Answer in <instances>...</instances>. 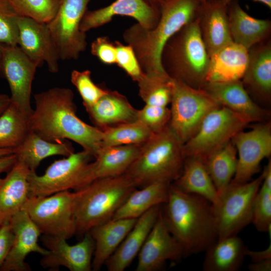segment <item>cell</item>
Returning a JSON list of instances; mask_svg holds the SVG:
<instances>
[{
  "label": "cell",
  "instance_id": "28",
  "mask_svg": "<svg viewBox=\"0 0 271 271\" xmlns=\"http://www.w3.org/2000/svg\"><path fill=\"white\" fill-rule=\"evenodd\" d=\"M85 109L91 121L101 130L137 120L138 110L116 91L107 89L96 102Z\"/></svg>",
  "mask_w": 271,
  "mask_h": 271
},
{
  "label": "cell",
  "instance_id": "16",
  "mask_svg": "<svg viewBox=\"0 0 271 271\" xmlns=\"http://www.w3.org/2000/svg\"><path fill=\"white\" fill-rule=\"evenodd\" d=\"M138 256L136 271L160 270L167 261H177L185 257L182 246L168 230L161 209Z\"/></svg>",
  "mask_w": 271,
  "mask_h": 271
},
{
  "label": "cell",
  "instance_id": "51",
  "mask_svg": "<svg viewBox=\"0 0 271 271\" xmlns=\"http://www.w3.org/2000/svg\"><path fill=\"white\" fill-rule=\"evenodd\" d=\"M14 153V151L9 149H0V157Z\"/></svg>",
  "mask_w": 271,
  "mask_h": 271
},
{
  "label": "cell",
  "instance_id": "22",
  "mask_svg": "<svg viewBox=\"0 0 271 271\" xmlns=\"http://www.w3.org/2000/svg\"><path fill=\"white\" fill-rule=\"evenodd\" d=\"M202 88L221 105L237 112L251 122L260 121L267 111L259 106L249 95L241 80L222 82H206Z\"/></svg>",
  "mask_w": 271,
  "mask_h": 271
},
{
  "label": "cell",
  "instance_id": "43",
  "mask_svg": "<svg viewBox=\"0 0 271 271\" xmlns=\"http://www.w3.org/2000/svg\"><path fill=\"white\" fill-rule=\"evenodd\" d=\"M116 49V64L133 80L138 82L143 76V72L135 52L129 45L114 42Z\"/></svg>",
  "mask_w": 271,
  "mask_h": 271
},
{
  "label": "cell",
  "instance_id": "8",
  "mask_svg": "<svg viewBox=\"0 0 271 271\" xmlns=\"http://www.w3.org/2000/svg\"><path fill=\"white\" fill-rule=\"evenodd\" d=\"M263 175L242 184L230 183L219 193V201L212 205L217 240L237 235L251 223L255 196Z\"/></svg>",
  "mask_w": 271,
  "mask_h": 271
},
{
  "label": "cell",
  "instance_id": "39",
  "mask_svg": "<svg viewBox=\"0 0 271 271\" xmlns=\"http://www.w3.org/2000/svg\"><path fill=\"white\" fill-rule=\"evenodd\" d=\"M20 15L10 0H0V44L18 46V20Z\"/></svg>",
  "mask_w": 271,
  "mask_h": 271
},
{
  "label": "cell",
  "instance_id": "26",
  "mask_svg": "<svg viewBox=\"0 0 271 271\" xmlns=\"http://www.w3.org/2000/svg\"><path fill=\"white\" fill-rule=\"evenodd\" d=\"M227 14L233 41L246 49L270 38L271 21L250 16L238 0H232L227 4Z\"/></svg>",
  "mask_w": 271,
  "mask_h": 271
},
{
  "label": "cell",
  "instance_id": "14",
  "mask_svg": "<svg viewBox=\"0 0 271 271\" xmlns=\"http://www.w3.org/2000/svg\"><path fill=\"white\" fill-rule=\"evenodd\" d=\"M238 155L237 168L231 183L242 184L251 180L259 170L261 162L271 154V124L270 122L244 129L232 140Z\"/></svg>",
  "mask_w": 271,
  "mask_h": 271
},
{
  "label": "cell",
  "instance_id": "37",
  "mask_svg": "<svg viewBox=\"0 0 271 271\" xmlns=\"http://www.w3.org/2000/svg\"><path fill=\"white\" fill-rule=\"evenodd\" d=\"M101 148L142 145L152 136L151 132L139 120L109 126L102 129Z\"/></svg>",
  "mask_w": 271,
  "mask_h": 271
},
{
  "label": "cell",
  "instance_id": "47",
  "mask_svg": "<svg viewBox=\"0 0 271 271\" xmlns=\"http://www.w3.org/2000/svg\"><path fill=\"white\" fill-rule=\"evenodd\" d=\"M17 160V157L14 153L0 157V174L8 172L14 166Z\"/></svg>",
  "mask_w": 271,
  "mask_h": 271
},
{
  "label": "cell",
  "instance_id": "34",
  "mask_svg": "<svg viewBox=\"0 0 271 271\" xmlns=\"http://www.w3.org/2000/svg\"><path fill=\"white\" fill-rule=\"evenodd\" d=\"M29 118L10 102L0 115V149H12L15 152L21 146L31 131Z\"/></svg>",
  "mask_w": 271,
  "mask_h": 271
},
{
  "label": "cell",
  "instance_id": "50",
  "mask_svg": "<svg viewBox=\"0 0 271 271\" xmlns=\"http://www.w3.org/2000/svg\"><path fill=\"white\" fill-rule=\"evenodd\" d=\"M226 4L229 3L232 0H222ZM262 3L267 6L269 9H271V0H253Z\"/></svg>",
  "mask_w": 271,
  "mask_h": 271
},
{
  "label": "cell",
  "instance_id": "17",
  "mask_svg": "<svg viewBox=\"0 0 271 271\" xmlns=\"http://www.w3.org/2000/svg\"><path fill=\"white\" fill-rule=\"evenodd\" d=\"M133 18L142 27L152 29L160 17V6L147 0H115L109 5L85 13L80 25V30L86 33L110 22L114 16Z\"/></svg>",
  "mask_w": 271,
  "mask_h": 271
},
{
  "label": "cell",
  "instance_id": "18",
  "mask_svg": "<svg viewBox=\"0 0 271 271\" xmlns=\"http://www.w3.org/2000/svg\"><path fill=\"white\" fill-rule=\"evenodd\" d=\"M18 46L31 60L41 66L46 62L52 73L59 70L58 52L46 23L20 16Z\"/></svg>",
  "mask_w": 271,
  "mask_h": 271
},
{
  "label": "cell",
  "instance_id": "31",
  "mask_svg": "<svg viewBox=\"0 0 271 271\" xmlns=\"http://www.w3.org/2000/svg\"><path fill=\"white\" fill-rule=\"evenodd\" d=\"M173 184L184 193L204 197L212 205L218 202V192L205 163L199 159L186 158L181 173Z\"/></svg>",
  "mask_w": 271,
  "mask_h": 271
},
{
  "label": "cell",
  "instance_id": "46",
  "mask_svg": "<svg viewBox=\"0 0 271 271\" xmlns=\"http://www.w3.org/2000/svg\"><path fill=\"white\" fill-rule=\"evenodd\" d=\"M245 256H249L252 262H257L266 259L271 258V245L261 251H253L246 247Z\"/></svg>",
  "mask_w": 271,
  "mask_h": 271
},
{
  "label": "cell",
  "instance_id": "36",
  "mask_svg": "<svg viewBox=\"0 0 271 271\" xmlns=\"http://www.w3.org/2000/svg\"><path fill=\"white\" fill-rule=\"evenodd\" d=\"M137 82L139 95L145 104L168 106L170 104L173 78L167 73L155 72L144 73Z\"/></svg>",
  "mask_w": 271,
  "mask_h": 271
},
{
  "label": "cell",
  "instance_id": "25",
  "mask_svg": "<svg viewBox=\"0 0 271 271\" xmlns=\"http://www.w3.org/2000/svg\"><path fill=\"white\" fill-rule=\"evenodd\" d=\"M142 145L102 148L86 170L87 185L93 181L125 173L137 157Z\"/></svg>",
  "mask_w": 271,
  "mask_h": 271
},
{
  "label": "cell",
  "instance_id": "52",
  "mask_svg": "<svg viewBox=\"0 0 271 271\" xmlns=\"http://www.w3.org/2000/svg\"><path fill=\"white\" fill-rule=\"evenodd\" d=\"M149 2L155 5L160 6V4L164 0H147Z\"/></svg>",
  "mask_w": 271,
  "mask_h": 271
},
{
  "label": "cell",
  "instance_id": "41",
  "mask_svg": "<svg viewBox=\"0 0 271 271\" xmlns=\"http://www.w3.org/2000/svg\"><path fill=\"white\" fill-rule=\"evenodd\" d=\"M71 81L79 92L85 108L94 104L107 91L93 82L88 70H73L71 74Z\"/></svg>",
  "mask_w": 271,
  "mask_h": 271
},
{
  "label": "cell",
  "instance_id": "40",
  "mask_svg": "<svg viewBox=\"0 0 271 271\" xmlns=\"http://www.w3.org/2000/svg\"><path fill=\"white\" fill-rule=\"evenodd\" d=\"M251 223L262 232L271 227V187L262 182L254 201Z\"/></svg>",
  "mask_w": 271,
  "mask_h": 271
},
{
  "label": "cell",
  "instance_id": "54",
  "mask_svg": "<svg viewBox=\"0 0 271 271\" xmlns=\"http://www.w3.org/2000/svg\"><path fill=\"white\" fill-rule=\"evenodd\" d=\"M205 1H207V0H201V1H202V2Z\"/></svg>",
  "mask_w": 271,
  "mask_h": 271
},
{
  "label": "cell",
  "instance_id": "42",
  "mask_svg": "<svg viewBox=\"0 0 271 271\" xmlns=\"http://www.w3.org/2000/svg\"><path fill=\"white\" fill-rule=\"evenodd\" d=\"M170 118V109L168 106L145 104L138 111L137 120L153 133L159 131L168 125Z\"/></svg>",
  "mask_w": 271,
  "mask_h": 271
},
{
  "label": "cell",
  "instance_id": "45",
  "mask_svg": "<svg viewBox=\"0 0 271 271\" xmlns=\"http://www.w3.org/2000/svg\"><path fill=\"white\" fill-rule=\"evenodd\" d=\"M14 234L9 223L2 226L0 229V269L12 247Z\"/></svg>",
  "mask_w": 271,
  "mask_h": 271
},
{
  "label": "cell",
  "instance_id": "13",
  "mask_svg": "<svg viewBox=\"0 0 271 271\" xmlns=\"http://www.w3.org/2000/svg\"><path fill=\"white\" fill-rule=\"evenodd\" d=\"M39 65L28 58L18 46L3 45L0 74L7 80L11 90V102L30 116L32 84Z\"/></svg>",
  "mask_w": 271,
  "mask_h": 271
},
{
  "label": "cell",
  "instance_id": "49",
  "mask_svg": "<svg viewBox=\"0 0 271 271\" xmlns=\"http://www.w3.org/2000/svg\"><path fill=\"white\" fill-rule=\"evenodd\" d=\"M11 102L10 97L5 94H0V115Z\"/></svg>",
  "mask_w": 271,
  "mask_h": 271
},
{
  "label": "cell",
  "instance_id": "15",
  "mask_svg": "<svg viewBox=\"0 0 271 271\" xmlns=\"http://www.w3.org/2000/svg\"><path fill=\"white\" fill-rule=\"evenodd\" d=\"M83 236L80 242L70 245L65 238L43 235L41 239L49 253L42 256L41 266L54 270L60 266L70 271L91 270L94 241L89 231Z\"/></svg>",
  "mask_w": 271,
  "mask_h": 271
},
{
  "label": "cell",
  "instance_id": "33",
  "mask_svg": "<svg viewBox=\"0 0 271 271\" xmlns=\"http://www.w3.org/2000/svg\"><path fill=\"white\" fill-rule=\"evenodd\" d=\"M74 153V148L68 141L51 142L31 131L14 154L30 171H36L41 162L46 158L55 155L68 157Z\"/></svg>",
  "mask_w": 271,
  "mask_h": 271
},
{
  "label": "cell",
  "instance_id": "27",
  "mask_svg": "<svg viewBox=\"0 0 271 271\" xmlns=\"http://www.w3.org/2000/svg\"><path fill=\"white\" fill-rule=\"evenodd\" d=\"M248 60V51L232 42L211 56L207 70L206 82H222L241 80Z\"/></svg>",
  "mask_w": 271,
  "mask_h": 271
},
{
  "label": "cell",
  "instance_id": "24",
  "mask_svg": "<svg viewBox=\"0 0 271 271\" xmlns=\"http://www.w3.org/2000/svg\"><path fill=\"white\" fill-rule=\"evenodd\" d=\"M30 170L22 161L17 160L0 181V227L9 223L12 217L22 209L28 198V175Z\"/></svg>",
  "mask_w": 271,
  "mask_h": 271
},
{
  "label": "cell",
  "instance_id": "44",
  "mask_svg": "<svg viewBox=\"0 0 271 271\" xmlns=\"http://www.w3.org/2000/svg\"><path fill=\"white\" fill-rule=\"evenodd\" d=\"M91 54L102 63L112 65L116 63V49L114 42L107 37L96 38L91 45Z\"/></svg>",
  "mask_w": 271,
  "mask_h": 271
},
{
  "label": "cell",
  "instance_id": "35",
  "mask_svg": "<svg viewBox=\"0 0 271 271\" xmlns=\"http://www.w3.org/2000/svg\"><path fill=\"white\" fill-rule=\"evenodd\" d=\"M237 163V151L232 141L205 161L206 167L218 194L233 179Z\"/></svg>",
  "mask_w": 271,
  "mask_h": 271
},
{
  "label": "cell",
  "instance_id": "23",
  "mask_svg": "<svg viewBox=\"0 0 271 271\" xmlns=\"http://www.w3.org/2000/svg\"><path fill=\"white\" fill-rule=\"evenodd\" d=\"M162 205L155 206L139 217L105 264L108 271H123L138 254L155 223Z\"/></svg>",
  "mask_w": 271,
  "mask_h": 271
},
{
  "label": "cell",
  "instance_id": "5",
  "mask_svg": "<svg viewBox=\"0 0 271 271\" xmlns=\"http://www.w3.org/2000/svg\"><path fill=\"white\" fill-rule=\"evenodd\" d=\"M136 189L124 173L95 180L75 191L76 233L83 235L93 227L112 219L115 212Z\"/></svg>",
  "mask_w": 271,
  "mask_h": 271
},
{
  "label": "cell",
  "instance_id": "4",
  "mask_svg": "<svg viewBox=\"0 0 271 271\" xmlns=\"http://www.w3.org/2000/svg\"><path fill=\"white\" fill-rule=\"evenodd\" d=\"M183 145L169 124L142 145L125 174L137 188L155 182L172 183L182 170L185 159Z\"/></svg>",
  "mask_w": 271,
  "mask_h": 271
},
{
  "label": "cell",
  "instance_id": "53",
  "mask_svg": "<svg viewBox=\"0 0 271 271\" xmlns=\"http://www.w3.org/2000/svg\"><path fill=\"white\" fill-rule=\"evenodd\" d=\"M3 52V45L0 44V64L2 61Z\"/></svg>",
  "mask_w": 271,
  "mask_h": 271
},
{
  "label": "cell",
  "instance_id": "55",
  "mask_svg": "<svg viewBox=\"0 0 271 271\" xmlns=\"http://www.w3.org/2000/svg\"><path fill=\"white\" fill-rule=\"evenodd\" d=\"M1 178H0V181H1Z\"/></svg>",
  "mask_w": 271,
  "mask_h": 271
},
{
  "label": "cell",
  "instance_id": "32",
  "mask_svg": "<svg viewBox=\"0 0 271 271\" xmlns=\"http://www.w3.org/2000/svg\"><path fill=\"white\" fill-rule=\"evenodd\" d=\"M170 184L155 182L140 190L136 189L115 212L112 219L138 218L153 207L164 204L168 198Z\"/></svg>",
  "mask_w": 271,
  "mask_h": 271
},
{
  "label": "cell",
  "instance_id": "56",
  "mask_svg": "<svg viewBox=\"0 0 271 271\" xmlns=\"http://www.w3.org/2000/svg\"><path fill=\"white\" fill-rule=\"evenodd\" d=\"M1 227H0V229H1Z\"/></svg>",
  "mask_w": 271,
  "mask_h": 271
},
{
  "label": "cell",
  "instance_id": "6",
  "mask_svg": "<svg viewBox=\"0 0 271 271\" xmlns=\"http://www.w3.org/2000/svg\"><path fill=\"white\" fill-rule=\"evenodd\" d=\"M209 61L197 18L167 41L161 55L163 68L169 76L195 88L206 83Z\"/></svg>",
  "mask_w": 271,
  "mask_h": 271
},
{
  "label": "cell",
  "instance_id": "20",
  "mask_svg": "<svg viewBox=\"0 0 271 271\" xmlns=\"http://www.w3.org/2000/svg\"><path fill=\"white\" fill-rule=\"evenodd\" d=\"M197 19L202 39L209 57L233 42L229 29L227 5L222 0L201 2Z\"/></svg>",
  "mask_w": 271,
  "mask_h": 271
},
{
  "label": "cell",
  "instance_id": "11",
  "mask_svg": "<svg viewBox=\"0 0 271 271\" xmlns=\"http://www.w3.org/2000/svg\"><path fill=\"white\" fill-rule=\"evenodd\" d=\"M93 158L91 153L83 150L55 161L42 175L30 171L28 175V196H48L70 189H82L86 186L87 166Z\"/></svg>",
  "mask_w": 271,
  "mask_h": 271
},
{
  "label": "cell",
  "instance_id": "19",
  "mask_svg": "<svg viewBox=\"0 0 271 271\" xmlns=\"http://www.w3.org/2000/svg\"><path fill=\"white\" fill-rule=\"evenodd\" d=\"M9 223L14 234V240L0 270L29 271L31 268L25 261L27 256L32 252L43 256L49 250L39 245L41 232L25 210L22 209L14 215Z\"/></svg>",
  "mask_w": 271,
  "mask_h": 271
},
{
  "label": "cell",
  "instance_id": "10",
  "mask_svg": "<svg viewBox=\"0 0 271 271\" xmlns=\"http://www.w3.org/2000/svg\"><path fill=\"white\" fill-rule=\"evenodd\" d=\"M169 125L184 144L198 130L204 117L221 105L205 89L173 78Z\"/></svg>",
  "mask_w": 271,
  "mask_h": 271
},
{
  "label": "cell",
  "instance_id": "30",
  "mask_svg": "<svg viewBox=\"0 0 271 271\" xmlns=\"http://www.w3.org/2000/svg\"><path fill=\"white\" fill-rule=\"evenodd\" d=\"M246 247L237 235L217 240L205 251L204 271H237L245 256Z\"/></svg>",
  "mask_w": 271,
  "mask_h": 271
},
{
  "label": "cell",
  "instance_id": "29",
  "mask_svg": "<svg viewBox=\"0 0 271 271\" xmlns=\"http://www.w3.org/2000/svg\"><path fill=\"white\" fill-rule=\"evenodd\" d=\"M138 218L111 219L89 231L94 241L92 270H99L135 224Z\"/></svg>",
  "mask_w": 271,
  "mask_h": 271
},
{
  "label": "cell",
  "instance_id": "3",
  "mask_svg": "<svg viewBox=\"0 0 271 271\" xmlns=\"http://www.w3.org/2000/svg\"><path fill=\"white\" fill-rule=\"evenodd\" d=\"M201 0H164L160 5V17L155 27L144 28L138 23L127 28L123 39L133 48L144 73H167L161 55L167 41L183 27L195 20Z\"/></svg>",
  "mask_w": 271,
  "mask_h": 271
},
{
  "label": "cell",
  "instance_id": "9",
  "mask_svg": "<svg viewBox=\"0 0 271 271\" xmlns=\"http://www.w3.org/2000/svg\"><path fill=\"white\" fill-rule=\"evenodd\" d=\"M75 195V191L66 190L48 196L28 197L22 209L41 234L67 239L76 234Z\"/></svg>",
  "mask_w": 271,
  "mask_h": 271
},
{
  "label": "cell",
  "instance_id": "2",
  "mask_svg": "<svg viewBox=\"0 0 271 271\" xmlns=\"http://www.w3.org/2000/svg\"><path fill=\"white\" fill-rule=\"evenodd\" d=\"M163 205L165 224L182 246L185 257L205 251L217 240L212 204L204 197L184 193L172 183Z\"/></svg>",
  "mask_w": 271,
  "mask_h": 271
},
{
  "label": "cell",
  "instance_id": "48",
  "mask_svg": "<svg viewBox=\"0 0 271 271\" xmlns=\"http://www.w3.org/2000/svg\"><path fill=\"white\" fill-rule=\"evenodd\" d=\"M248 268L251 271H270L271 258L266 259L248 265Z\"/></svg>",
  "mask_w": 271,
  "mask_h": 271
},
{
  "label": "cell",
  "instance_id": "12",
  "mask_svg": "<svg viewBox=\"0 0 271 271\" xmlns=\"http://www.w3.org/2000/svg\"><path fill=\"white\" fill-rule=\"evenodd\" d=\"M91 0H61L58 11L47 23L60 59H77L87 46L86 35L80 30Z\"/></svg>",
  "mask_w": 271,
  "mask_h": 271
},
{
  "label": "cell",
  "instance_id": "7",
  "mask_svg": "<svg viewBox=\"0 0 271 271\" xmlns=\"http://www.w3.org/2000/svg\"><path fill=\"white\" fill-rule=\"evenodd\" d=\"M250 122L249 118L223 106L212 110L204 117L196 132L184 144L185 158H195L205 163Z\"/></svg>",
  "mask_w": 271,
  "mask_h": 271
},
{
  "label": "cell",
  "instance_id": "1",
  "mask_svg": "<svg viewBox=\"0 0 271 271\" xmlns=\"http://www.w3.org/2000/svg\"><path fill=\"white\" fill-rule=\"evenodd\" d=\"M34 98L36 107L29 118L31 131L51 142L73 141L96 156L101 149L102 130L77 116L71 89L54 87Z\"/></svg>",
  "mask_w": 271,
  "mask_h": 271
},
{
  "label": "cell",
  "instance_id": "21",
  "mask_svg": "<svg viewBox=\"0 0 271 271\" xmlns=\"http://www.w3.org/2000/svg\"><path fill=\"white\" fill-rule=\"evenodd\" d=\"M248 51V63L241 80L251 98L268 103L271 99L270 38Z\"/></svg>",
  "mask_w": 271,
  "mask_h": 271
},
{
  "label": "cell",
  "instance_id": "38",
  "mask_svg": "<svg viewBox=\"0 0 271 271\" xmlns=\"http://www.w3.org/2000/svg\"><path fill=\"white\" fill-rule=\"evenodd\" d=\"M10 2L20 16L47 24L56 15L61 0H10Z\"/></svg>",
  "mask_w": 271,
  "mask_h": 271
}]
</instances>
